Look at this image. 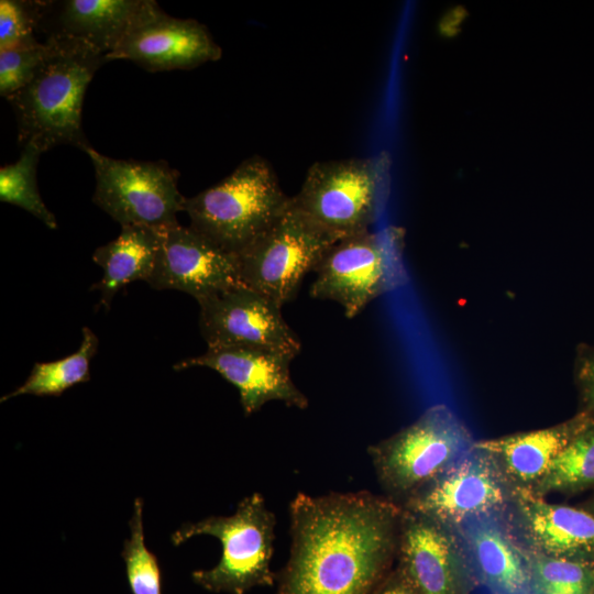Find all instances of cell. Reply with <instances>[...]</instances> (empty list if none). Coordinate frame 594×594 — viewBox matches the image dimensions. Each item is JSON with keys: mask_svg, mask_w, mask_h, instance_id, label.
I'll list each match as a JSON object with an SVG mask.
<instances>
[{"mask_svg": "<svg viewBox=\"0 0 594 594\" xmlns=\"http://www.w3.org/2000/svg\"><path fill=\"white\" fill-rule=\"evenodd\" d=\"M373 594H417L398 570L387 575Z\"/></svg>", "mask_w": 594, "mask_h": 594, "instance_id": "obj_29", "label": "cell"}, {"mask_svg": "<svg viewBox=\"0 0 594 594\" xmlns=\"http://www.w3.org/2000/svg\"><path fill=\"white\" fill-rule=\"evenodd\" d=\"M508 521L528 553L594 564V515L517 488Z\"/></svg>", "mask_w": 594, "mask_h": 594, "instance_id": "obj_16", "label": "cell"}, {"mask_svg": "<svg viewBox=\"0 0 594 594\" xmlns=\"http://www.w3.org/2000/svg\"><path fill=\"white\" fill-rule=\"evenodd\" d=\"M129 521L130 537L124 541L122 558L132 594H162L161 570L156 556L145 544L143 502L134 501Z\"/></svg>", "mask_w": 594, "mask_h": 594, "instance_id": "obj_25", "label": "cell"}, {"mask_svg": "<svg viewBox=\"0 0 594 594\" xmlns=\"http://www.w3.org/2000/svg\"><path fill=\"white\" fill-rule=\"evenodd\" d=\"M403 506L370 492L298 493L277 594H373L397 554Z\"/></svg>", "mask_w": 594, "mask_h": 594, "instance_id": "obj_1", "label": "cell"}, {"mask_svg": "<svg viewBox=\"0 0 594 594\" xmlns=\"http://www.w3.org/2000/svg\"><path fill=\"white\" fill-rule=\"evenodd\" d=\"M520 594H534L532 592H526V593H520Z\"/></svg>", "mask_w": 594, "mask_h": 594, "instance_id": "obj_31", "label": "cell"}, {"mask_svg": "<svg viewBox=\"0 0 594 594\" xmlns=\"http://www.w3.org/2000/svg\"><path fill=\"white\" fill-rule=\"evenodd\" d=\"M89 156L96 177L92 202L123 226L163 228L176 224L185 200L178 170L165 161L117 160L97 152Z\"/></svg>", "mask_w": 594, "mask_h": 594, "instance_id": "obj_7", "label": "cell"}, {"mask_svg": "<svg viewBox=\"0 0 594 594\" xmlns=\"http://www.w3.org/2000/svg\"><path fill=\"white\" fill-rule=\"evenodd\" d=\"M221 47L208 29L194 19H178L164 12L156 1L146 0L136 20L106 63L127 59L156 73L191 69L220 59Z\"/></svg>", "mask_w": 594, "mask_h": 594, "instance_id": "obj_12", "label": "cell"}, {"mask_svg": "<svg viewBox=\"0 0 594 594\" xmlns=\"http://www.w3.org/2000/svg\"><path fill=\"white\" fill-rule=\"evenodd\" d=\"M534 594H594V564L529 553Z\"/></svg>", "mask_w": 594, "mask_h": 594, "instance_id": "obj_24", "label": "cell"}, {"mask_svg": "<svg viewBox=\"0 0 594 594\" xmlns=\"http://www.w3.org/2000/svg\"><path fill=\"white\" fill-rule=\"evenodd\" d=\"M41 0L0 1V50L32 46L37 38Z\"/></svg>", "mask_w": 594, "mask_h": 594, "instance_id": "obj_26", "label": "cell"}, {"mask_svg": "<svg viewBox=\"0 0 594 594\" xmlns=\"http://www.w3.org/2000/svg\"><path fill=\"white\" fill-rule=\"evenodd\" d=\"M51 44L0 50V95L6 99L25 87L48 55Z\"/></svg>", "mask_w": 594, "mask_h": 594, "instance_id": "obj_27", "label": "cell"}, {"mask_svg": "<svg viewBox=\"0 0 594 594\" xmlns=\"http://www.w3.org/2000/svg\"><path fill=\"white\" fill-rule=\"evenodd\" d=\"M199 328L208 348L245 346L295 359L301 343L282 307L244 285L198 301Z\"/></svg>", "mask_w": 594, "mask_h": 594, "instance_id": "obj_11", "label": "cell"}, {"mask_svg": "<svg viewBox=\"0 0 594 594\" xmlns=\"http://www.w3.org/2000/svg\"><path fill=\"white\" fill-rule=\"evenodd\" d=\"M275 516L262 494L243 498L233 515L211 516L186 522L172 534V542L179 546L196 536L219 539L222 552L211 569L193 572V580L215 593L245 594L257 586H271Z\"/></svg>", "mask_w": 594, "mask_h": 594, "instance_id": "obj_4", "label": "cell"}, {"mask_svg": "<svg viewBox=\"0 0 594 594\" xmlns=\"http://www.w3.org/2000/svg\"><path fill=\"white\" fill-rule=\"evenodd\" d=\"M397 570L417 594H469L476 584L454 535L404 509Z\"/></svg>", "mask_w": 594, "mask_h": 594, "instance_id": "obj_14", "label": "cell"}, {"mask_svg": "<svg viewBox=\"0 0 594 594\" xmlns=\"http://www.w3.org/2000/svg\"><path fill=\"white\" fill-rule=\"evenodd\" d=\"M51 50L31 81L7 100L18 123V141L43 153L58 145L89 146L81 111L87 87L105 56L76 41H45Z\"/></svg>", "mask_w": 594, "mask_h": 594, "instance_id": "obj_2", "label": "cell"}, {"mask_svg": "<svg viewBox=\"0 0 594 594\" xmlns=\"http://www.w3.org/2000/svg\"><path fill=\"white\" fill-rule=\"evenodd\" d=\"M593 485L594 422L572 439L530 491L544 497L548 493H573Z\"/></svg>", "mask_w": 594, "mask_h": 594, "instance_id": "obj_22", "label": "cell"}, {"mask_svg": "<svg viewBox=\"0 0 594 594\" xmlns=\"http://www.w3.org/2000/svg\"><path fill=\"white\" fill-rule=\"evenodd\" d=\"M380 172L371 158L316 162L292 202L336 241L366 232L378 211Z\"/></svg>", "mask_w": 594, "mask_h": 594, "instance_id": "obj_6", "label": "cell"}, {"mask_svg": "<svg viewBox=\"0 0 594 594\" xmlns=\"http://www.w3.org/2000/svg\"><path fill=\"white\" fill-rule=\"evenodd\" d=\"M290 200L271 164L254 155L218 184L186 198L184 211L189 227L238 254L284 215Z\"/></svg>", "mask_w": 594, "mask_h": 594, "instance_id": "obj_3", "label": "cell"}, {"mask_svg": "<svg viewBox=\"0 0 594 594\" xmlns=\"http://www.w3.org/2000/svg\"><path fill=\"white\" fill-rule=\"evenodd\" d=\"M292 360L283 353L254 348H208L201 355L179 361L174 369L202 366L216 371L238 388L244 414L252 415L274 400L298 409L308 407V398L292 378Z\"/></svg>", "mask_w": 594, "mask_h": 594, "instance_id": "obj_15", "label": "cell"}, {"mask_svg": "<svg viewBox=\"0 0 594 594\" xmlns=\"http://www.w3.org/2000/svg\"><path fill=\"white\" fill-rule=\"evenodd\" d=\"M574 378L582 404L581 411L594 418V345L582 343L578 346Z\"/></svg>", "mask_w": 594, "mask_h": 594, "instance_id": "obj_28", "label": "cell"}, {"mask_svg": "<svg viewBox=\"0 0 594 594\" xmlns=\"http://www.w3.org/2000/svg\"><path fill=\"white\" fill-rule=\"evenodd\" d=\"M98 338L92 330L82 329V340L76 352L52 362L34 364L26 381L0 402L21 395L61 396L68 388L90 380V361L97 353Z\"/></svg>", "mask_w": 594, "mask_h": 594, "instance_id": "obj_21", "label": "cell"}, {"mask_svg": "<svg viewBox=\"0 0 594 594\" xmlns=\"http://www.w3.org/2000/svg\"><path fill=\"white\" fill-rule=\"evenodd\" d=\"M146 0H41L37 33L43 41H76L110 54L136 20Z\"/></svg>", "mask_w": 594, "mask_h": 594, "instance_id": "obj_18", "label": "cell"}, {"mask_svg": "<svg viewBox=\"0 0 594 594\" xmlns=\"http://www.w3.org/2000/svg\"><path fill=\"white\" fill-rule=\"evenodd\" d=\"M586 509L594 515V497L588 502Z\"/></svg>", "mask_w": 594, "mask_h": 594, "instance_id": "obj_30", "label": "cell"}, {"mask_svg": "<svg viewBox=\"0 0 594 594\" xmlns=\"http://www.w3.org/2000/svg\"><path fill=\"white\" fill-rule=\"evenodd\" d=\"M334 242L290 200L267 231L235 254L241 282L283 307L296 297L305 275L314 272Z\"/></svg>", "mask_w": 594, "mask_h": 594, "instance_id": "obj_8", "label": "cell"}, {"mask_svg": "<svg viewBox=\"0 0 594 594\" xmlns=\"http://www.w3.org/2000/svg\"><path fill=\"white\" fill-rule=\"evenodd\" d=\"M507 513L470 519L449 529L475 584L484 585L491 594L531 592L529 553L512 529Z\"/></svg>", "mask_w": 594, "mask_h": 594, "instance_id": "obj_17", "label": "cell"}, {"mask_svg": "<svg viewBox=\"0 0 594 594\" xmlns=\"http://www.w3.org/2000/svg\"><path fill=\"white\" fill-rule=\"evenodd\" d=\"M155 289H175L197 301L243 285L237 255L179 223L162 228L161 246L150 280Z\"/></svg>", "mask_w": 594, "mask_h": 594, "instance_id": "obj_13", "label": "cell"}, {"mask_svg": "<svg viewBox=\"0 0 594 594\" xmlns=\"http://www.w3.org/2000/svg\"><path fill=\"white\" fill-rule=\"evenodd\" d=\"M464 424L444 405L428 408L409 426L367 449L388 498L404 504L474 444Z\"/></svg>", "mask_w": 594, "mask_h": 594, "instance_id": "obj_5", "label": "cell"}, {"mask_svg": "<svg viewBox=\"0 0 594 594\" xmlns=\"http://www.w3.org/2000/svg\"><path fill=\"white\" fill-rule=\"evenodd\" d=\"M42 153L36 146L26 144L18 161L0 168V200L24 209L50 229H57V220L37 188L36 167Z\"/></svg>", "mask_w": 594, "mask_h": 594, "instance_id": "obj_23", "label": "cell"}, {"mask_svg": "<svg viewBox=\"0 0 594 594\" xmlns=\"http://www.w3.org/2000/svg\"><path fill=\"white\" fill-rule=\"evenodd\" d=\"M394 241L370 231L340 239L323 253L314 272L310 296L333 300L346 318L356 317L391 288L397 275Z\"/></svg>", "mask_w": 594, "mask_h": 594, "instance_id": "obj_10", "label": "cell"}, {"mask_svg": "<svg viewBox=\"0 0 594 594\" xmlns=\"http://www.w3.org/2000/svg\"><path fill=\"white\" fill-rule=\"evenodd\" d=\"M593 422L594 418L580 411L552 427L479 440L474 444L496 460L516 488L530 491L572 439Z\"/></svg>", "mask_w": 594, "mask_h": 594, "instance_id": "obj_19", "label": "cell"}, {"mask_svg": "<svg viewBox=\"0 0 594 594\" xmlns=\"http://www.w3.org/2000/svg\"><path fill=\"white\" fill-rule=\"evenodd\" d=\"M516 490L496 460L473 444L403 508L451 529L470 519L506 514Z\"/></svg>", "mask_w": 594, "mask_h": 594, "instance_id": "obj_9", "label": "cell"}, {"mask_svg": "<svg viewBox=\"0 0 594 594\" xmlns=\"http://www.w3.org/2000/svg\"><path fill=\"white\" fill-rule=\"evenodd\" d=\"M161 240L162 228L123 226L114 240L96 249L92 260L103 274L92 289L100 292L102 306L108 309L116 294L125 285L150 280Z\"/></svg>", "mask_w": 594, "mask_h": 594, "instance_id": "obj_20", "label": "cell"}]
</instances>
